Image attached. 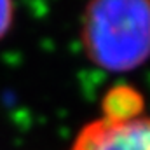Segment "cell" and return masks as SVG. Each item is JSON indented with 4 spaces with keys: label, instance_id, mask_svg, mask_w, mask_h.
<instances>
[{
    "label": "cell",
    "instance_id": "obj_4",
    "mask_svg": "<svg viewBox=\"0 0 150 150\" xmlns=\"http://www.w3.org/2000/svg\"><path fill=\"white\" fill-rule=\"evenodd\" d=\"M16 2L14 0H0V42L9 35L14 25Z\"/></svg>",
    "mask_w": 150,
    "mask_h": 150
},
{
    "label": "cell",
    "instance_id": "obj_2",
    "mask_svg": "<svg viewBox=\"0 0 150 150\" xmlns=\"http://www.w3.org/2000/svg\"><path fill=\"white\" fill-rule=\"evenodd\" d=\"M68 150H150V115L143 112L127 119L100 115L82 126Z\"/></svg>",
    "mask_w": 150,
    "mask_h": 150
},
{
    "label": "cell",
    "instance_id": "obj_1",
    "mask_svg": "<svg viewBox=\"0 0 150 150\" xmlns=\"http://www.w3.org/2000/svg\"><path fill=\"white\" fill-rule=\"evenodd\" d=\"M86 58L113 74L145 65L150 58V0H89L80 25Z\"/></svg>",
    "mask_w": 150,
    "mask_h": 150
},
{
    "label": "cell",
    "instance_id": "obj_3",
    "mask_svg": "<svg viewBox=\"0 0 150 150\" xmlns=\"http://www.w3.org/2000/svg\"><path fill=\"white\" fill-rule=\"evenodd\" d=\"M145 112V100L142 93L129 84H117L107 91L101 100L100 115L110 119H127Z\"/></svg>",
    "mask_w": 150,
    "mask_h": 150
}]
</instances>
